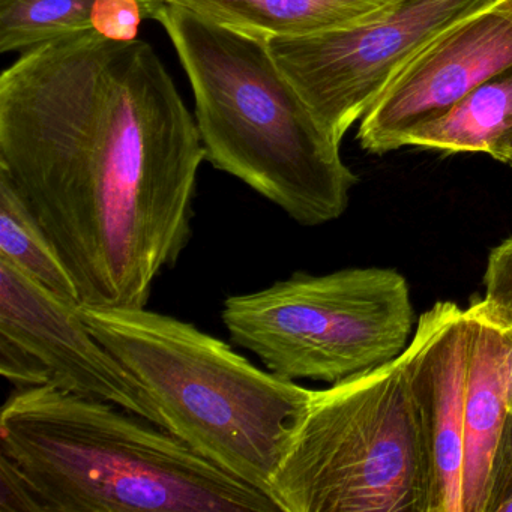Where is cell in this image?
I'll list each match as a JSON object with an SVG mask.
<instances>
[{"label": "cell", "instance_id": "1", "mask_svg": "<svg viewBox=\"0 0 512 512\" xmlns=\"http://www.w3.org/2000/svg\"><path fill=\"white\" fill-rule=\"evenodd\" d=\"M202 137L151 44L77 32L0 77V175L46 230L80 304L145 308L193 236Z\"/></svg>", "mask_w": 512, "mask_h": 512}, {"label": "cell", "instance_id": "2", "mask_svg": "<svg viewBox=\"0 0 512 512\" xmlns=\"http://www.w3.org/2000/svg\"><path fill=\"white\" fill-rule=\"evenodd\" d=\"M155 22L175 47L212 167L244 182L301 226L338 220L358 176L269 53L265 38L164 2Z\"/></svg>", "mask_w": 512, "mask_h": 512}, {"label": "cell", "instance_id": "3", "mask_svg": "<svg viewBox=\"0 0 512 512\" xmlns=\"http://www.w3.org/2000/svg\"><path fill=\"white\" fill-rule=\"evenodd\" d=\"M0 452L25 470L47 512L280 511L169 431L56 386L5 401Z\"/></svg>", "mask_w": 512, "mask_h": 512}, {"label": "cell", "instance_id": "4", "mask_svg": "<svg viewBox=\"0 0 512 512\" xmlns=\"http://www.w3.org/2000/svg\"><path fill=\"white\" fill-rule=\"evenodd\" d=\"M79 314L145 389L164 430L271 497L313 389L256 367L232 344L193 323L146 307L80 304Z\"/></svg>", "mask_w": 512, "mask_h": 512}, {"label": "cell", "instance_id": "5", "mask_svg": "<svg viewBox=\"0 0 512 512\" xmlns=\"http://www.w3.org/2000/svg\"><path fill=\"white\" fill-rule=\"evenodd\" d=\"M281 512H427V461L409 346L317 389L272 481Z\"/></svg>", "mask_w": 512, "mask_h": 512}, {"label": "cell", "instance_id": "6", "mask_svg": "<svg viewBox=\"0 0 512 512\" xmlns=\"http://www.w3.org/2000/svg\"><path fill=\"white\" fill-rule=\"evenodd\" d=\"M221 319L232 343L272 373L334 385L398 358L412 340L415 311L400 272L347 268L295 272L229 296Z\"/></svg>", "mask_w": 512, "mask_h": 512}, {"label": "cell", "instance_id": "7", "mask_svg": "<svg viewBox=\"0 0 512 512\" xmlns=\"http://www.w3.org/2000/svg\"><path fill=\"white\" fill-rule=\"evenodd\" d=\"M497 0H397L346 31L266 38L269 53L322 127L341 143L431 41Z\"/></svg>", "mask_w": 512, "mask_h": 512}, {"label": "cell", "instance_id": "8", "mask_svg": "<svg viewBox=\"0 0 512 512\" xmlns=\"http://www.w3.org/2000/svg\"><path fill=\"white\" fill-rule=\"evenodd\" d=\"M512 68V0L457 23L419 52L361 119L359 146L383 155L448 112L482 83Z\"/></svg>", "mask_w": 512, "mask_h": 512}, {"label": "cell", "instance_id": "9", "mask_svg": "<svg viewBox=\"0 0 512 512\" xmlns=\"http://www.w3.org/2000/svg\"><path fill=\"white\" fill-rule=\"evenodd\" d=\"M79 305L0 257V337L38 359L52 386L115 404L163 428L145 389L92 334Z\"/></svg>", "mask_w": 512, "mask_h": 512}, {"label": "cell", "instance_id": "10", "mask_svg": "<svg viewBox=\"0 0 512 512\" xmlns=\"http://www.w3.org/2000/svg\"><path fill=\"white\" fill-rule=\"evenodd\" d=\"M466 311L436 302L419 316L410 352V385L427 461V512H463Z\"/></svg>", "mask_w": 512, "mask_h": 512}, {"label": "cell", "instance_id": "11", "mask_svg": "<svg viewBox=\"0 0 512 512\" xmlns=\"http://www.w3.org/2000/svg\"><path fill=\"white\" fill-rule=\"evenodd\" d=\"M463 512H488L494 455L509 415L512 337L509 323L482 299L466 308Z\"/></svg>", "mask_w": 512, "mask_h": 512}, {"label": "cell", "instance_id": "12", "mask_svg": "<svg viewBox=\"0 0 512 512\" xmlns=\"http://www.w3.org/2000/svg\"><path fill=\"white\" fill-rule=\"evenodd\" d=\"M218 25L260 38L346 31L385 14L397 0H164Z\"/></svg>", "mask_w": 512, "mask_h": 512}, {"label": "cell", "instance_id": "13", "mask_svg": "<svg viewBox=\"0 0 512 512\" xmlns=\"http://www.w3.org/2000/svg\"><path fill=\"white\" fill-rule=\"evenodd\" d=\"M406 146L442 154L481 152L512 167V68L416 128Z\"/></svg>", "mask_w": 512, "mask_h": 512}, {"label": "cell", "instance_id": "14", "mask_svg": "<svg viewBox=\"0 0 512 512\" xmlns=\"http://www.w3.org/2000/svg\"><path fill=\"white\" fill-rule=\"evenodd\" d=\"M0 257L56 295L80 304L76 281L14 185L0 175Z\"/></svg>", "mask_w": 512, "mask_h": 512}, {"label": "cell", "instance_id": "15", "mask_svg": "<svg viewBox=\"0 0 512 512\" xmlns=\"http://www.w3.org/2000/svg\"><path fill=\"white\" fill-rule=\"evenodd\" d=\"M97 0H0V52H28L41 44L94 29Z\"/></svg>", "mask_w": 512, "mask_h": 512}, {"label": "cell", "instance_id": "16", "mask_svg": "<svg viewBox=\"0 0 512 512\" xmlns=\"http://www.w3.org/2000/svg\"><path fill=\"white\" fill-rule=\"evenodd\" d=\"M149 19L143 0H97L94 10V31L109 40L133 41L140 23Z\"/></svg>", "mask_w": 512, "mask_h": 512}, {"label": "cell", "instance_id": "17", "mask_svg": "<svg viewBox=\"0 0 512 512\" xmlns=\"http://www.w3.org/2000/svg\"><path fill=\"white\" fill-rule=\"evenodd\" d=\"M482 301L500 319L512 322V236L493 248L484 275Z\"/></svg>", "mask_w": 512, "mask_h": 512}, {"label": "cell", "instance_id": "18", "mask_svg": "<svg viewBox=\"0 0 512 512\" xmlns=\"http://www.w3.org/2000/svg\"><path fill=\"white\" fill-rule=\"evenodd\" d=\"M0 512H47L25 470L0 452Z\"/></svg>", "mask_w": 512, "mask_h": 512}, {"label": "cell", "instance_id": "19", "mask_svg": "<svg viewBox=\"0 0 512 512\" xmlns=\"http://www.w3.org/2000/svg\"><path fill=\"white\" fill-rule=\"evenodd\" d=\"M0 373L17 389L52 386L49 371L10 338L0 337Z\"/></svg>", "mask_w": 512, "mask_h": 512}, {"label": "cell", "instance_id": "20", "mask_svg": "<svg viewBox=\"0 0 512 512\" xmlns=\"http://www.w3.org/2000/svg\"><path fill=\"white\" fill-rule=\"evenodd\" d=\"M512 497V413H509L494 455L488 512L499 511Z\"/></svg>", "mask_w": 512, "mask_h": 512}, {"label": "cell", "instance_id": "21", "mask_svg": "<svg viewBox=\"0 0 512 512\" xmlns=\"http://www.w3.org/2000/svg\"><path fill=\"white\" fill-rule=\"evenodd\" d=\"M149 10V19H154V14L157 13L158 8L164 4V0H143Z\"/></svg>", "mask_w": 512, "mask_h": 512}, {"label": "cell", "instance_id": "22", "mask_svg": "<svg viewBox=\"0 0 512 512\" xmlns=\"http://www.w3.org/2000/svg\"><path fill=\"white\" fill-rule=\"evenodd\" d=\"M509 332L512 337V325L509 323ZM509 413H512V367H511V385H509Z\"/></svg>", "mask_w": 512, "mask_h": 512}, {"label": "cell", "instance_id": "23", "mask_svg": "<svg viewBox=\"0 0 512 512\" xmlns=\"http://www.w3.org/2000/svg\"><path fill=\"white\" fill-rule=\"evenodd\" d=\"M497 512H512V497L511 499L506 500Z\"/></svg>", "mask_w": 512, "mask_h": 512}, {"label": "cell", "instance_id": "24", "mask_svg": "<svg viewBox=\"0 0 512 512\" xmlns=\"http://www.w3.org/2000/svg\"><path fill=\"white\" fill-rule=\"evenodd\" d=\"M511 325H512V322H511Z\"/></svg>", "mask_w": 512, "mask_h": 512}]
</instances>
